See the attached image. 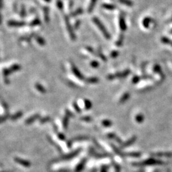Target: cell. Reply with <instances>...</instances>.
Instances as JSON below:
<instances>
[{
    "label": "cell",
    "instance_id": "6da1fadb",
    "mask_svg": "<svg viewBox=\"0 0 172 172\" xmlns=\"http://www.w3.org/2000/svg\"><path fill=\"white\" fill-rule=\"evenodd\" d=\"M164 164V162L161 160H157L154 158H150V159H146L145 161L141 162H138L136 163H133V165L141 166H148V165H163Z\"/></svg>",
    "mask_w": 172,
    "mask_h": 172
},
{
    "label": "cell",
    "instance_id": "7a4b0ae2",
    "mask_svg": "<svg viewBox=\"0 0 172 172\" xmlns=\"http://www.w3.org/2000/svg\"><path fill=\"white\" fill-rule=\"evenodd\" d=\"M93 20L94 21V23H95V24L97 26H98V28L100 29V31L102 32L103 34L104 37L107 38V39H110V35L109 34V33L107 31L106 28H105V27L103 26V24L101 21L99 20V19L96 18V17H94L93 19Z\"/></svg>",
    "mask_w": 172,
    "mask_h": 172
},
{
    "label": "cell",
    "instance_id": "3957f363",
    "mask_svg": "<svg viewBox=\"0 0 172 172\" xmlns=\"http://www.w3.org/2000/svg\"><path fill=\"white\" fill-rule=\"evenodd\" d=\"M129 73H130L129 70H126L122 72V73H116V74H114V75H109V77H108V79H110V80H112V79H113L117 78V77H119V78H121V77H125Z\"/></svg>",
    "mask_w": 172,
    "mask_h": 172
},
{
    "label": "cell",
    "instance_id": "277c9868",
    "mask_svg": "<svg viewBox=\"0 0 172 172\" xmlns=\"http://www.w3.org/2000/svg\"><path fill=\"white\" fill-rule=\"evenodd\" d=\"M14 160H15V161L17 163H18V164L24 166V167L29 168L31 165V163H30L29 161H27V160H25V159H21V158L15 157L14 158Z\"/></svg>",
    "mask_w": 172,
    "mask_h": 172
},
{
    "label": "cell",
    "instance_id": "5b68a950",
    "mask_svg": "<svg viewBox=\"0 0 172 172\" xmlns=\"http://www.w3.org/2000/svg\"><path fill=\"white\" fill-rule=\"evenodd\" d=\"M136 140H137V137H136V136H133V137L130 138L129 140H127L126 142L121 144V148H126L127 147L131 145L132 144H133L135 142Z\"/></svg>",
    "mask_w": 172,
    "mask_h": 172
},
{
    "label": "cell",
    "instance_id": "8992f818",
    "mask_svg": "<svg viewBox=\"0 0 172 172\" xmlns=\"http://www.w3.org/2000/svg\"><path fill=\"white\" fill-rule=\"evenodd\" d=\"M80 151H81V149H77V150H76L75 151H74L73 152H71V153L69 154L68 155H66V156L63 157L61 158V159H63V160H68V159H72V158H73V157H75L77 156V155H78L80 153Z\"/></svg>",
    "mask_w": 172,
    "mask_h": 172
},
{
    "label": "cell",
    "instance_id": "52a82bcc",
    "mask_svg": "<svg viewBox=\"0 0 172 172\" xmlns=\"http://www.w3.org/2000/svg\"><path fill=\"white\" fill-rule=\"evenodd\" d=\"M152 156L161 157H172V152H157V153H154L152 154Z\"/></svg>",
    "mask_w": 172,
    "mask_h": 172
},
{
    "label": "cell",
    "instance_id": "ba28073f",
    "mask_svg": "<svg viewBox=\"0 0 172 172\" xmlns=\"http://www.w3.org/2000/svg\"><path fill=\"white\" fill-rule=\"evenodd\" d=\"M65 22H66V27H67V29H68V31L70 36V38H71L72 40H75V35H74V33L73 31V29H72L71 25L70 24V23H69V22L66 18L65 19Z\"/></svg>",
    "mask_w": 172,
    "mask_h": 172
},
{
    "label": "cell",
    "instance_id": "9c48e42d",
    "mask_svg": "<svg viewBox=\"0 0 172 172\" xmlns=\"http://www.w3.org/2000/svg\"><path fill=\"white\" fill-rule=\"evenodd\" d=\"M25 24L23 22H17V21H10L8 23V25L9 26L12 27H20V26H23Z\"/></svg>",
    "mask_w": 172,
    "mask_h": 172
},
{
    "label": "cell",
    "instance_id": "30bf717a",
    "mask_svg": "<svg viewBox=\"0 0 172 172\" xmlns=\"http://www.w3.org/2000/svg\"><path fill=\"white\" fill-rule=\"evenodd\" d=\"M72 71L73 72L75 75L77 77H78L79 79L82 80V79H84V77H83V75L81 74V73H80L78 69H77L74 65L72 66Z\"/></svg>",
    "mask_w": 172,
    "mask_h": 172
},
{
    "label": "cell",
    "instance_id": "8fae6325",
    "mask_svg": "<svg viewBox=\"0 0 172 172\" xmlns=\"http://www.w3.org/2000/svg\"><path fill=\"white\" fill-rule=\"evenodd\" d=\"M40 117V115L39 114H35L34 115L31 116V117H30L29 118H28L27 119H26V121H25V123L26 124H30L33 123V122L35 121L37 119H38V118Z\"/></svg>",
    "mask_w": 172,
    "mask_h": 172
},
{
    "label": "cell",
    "instance_id": "7c38bea8",
    "mask_svg": "<svg viewBox=\"0 0 172 172\" xmlns=\"http://www.w3.org/2000/svg\"><path fill=\"white\" fill-rule=\"evenodd\" d=\"M86 163V159H82L79 164L77 166V167L75 168V172H80L84 168L85 164Z\"/></svg>",
    "mask_w": 172,
    "mask_h": 172
},
{
    "label": "cell",
    "instance_id": "4fadbf2b",
    "mask_svg": "<svg viewBox=\"0 0 172 172\" xmlns=\"http://www.w3.org/2000/svg\"><path fill=\"white\" fill-rule=\"evenodd\" d=\"M108 137H109V138H110V139H112V140H115L116 141H117V143H122V140L120 138H119V137H117V135H116L115 133H109V134L107 135Z\"/></svg>",
    "mask_w": 172,
    "mask_h": 172
},
{
    "label": "cell",
    "instance_id": "5bb4252c",
    "mask_svg": "<svg viewBox=\"0 0 172 172\" xmlns=\"http://www.w3.org/2000/svg\"><path fill=\"white\" fill-rule=\"evenodd\" d=\"M119 26L121 29L122 31H125L126 29V25L125 23V20H124V17L121 16L120 20H119Z\"/></svg>",
    "mask_w": 172,
    "mask_h": 172
},
{
    "label": "cell",
    "instance_id": "9a60e30c",
    "mask_svg": "<svg viewBox=\"0 0 172 172\" xmlns=\"http://www.w3.org/2000/svg\"><path fill=\"white\" fill-rule=\"evenodd\" d=\"M141 153L138 152H132L129 153H125L124 156L125 157H139L141 156Z\"/></svg>",
    "mask_w": 172,
    "mask_h": 172
},
{
    "label": "cell",
    "instance_id": "2e32d148",
    "mask_svg": "<svg viewBox=\"0 0 172 172\" xmlns=\"http://www.w3.org/2000/svg\"><path fill=\"white\" fill-rule=\"evenodd\" d=\"M35 88L37 89L41 93H46L45 89L40 84H39V83H37V84H35Z\"/></svg>",
    "mask_w": 172,
    "mask_h": 172
},
{
    "label": "cell",
    "instance_id": "e0dca14e",
    "mask_svg": "<svg viewBox=\"0 0 172 172\" xmlns=\"http://www.w3.org/2000/svg\"><path fill=\"white\" fill-rule=\"evenodd\" d=\"M144 119H145V117H144L143 115L141 114V113H139V114L137 115V116H136L135 117V120L138 123H143Z\"/></svg>",
    "mask_w": 172,
    "mask_h": 172
},
{
    "label": "cell",
    "instance_id": "ac0fdd59",
    "mask_svg": "<svg viewBox=\"0 0 172 172\" xmlns=\"http://www.w3.org/2000/svg\"><path fill=\"white\" fill-rule=\"evenodd\" d=\"M129 97H130V94L129 93H125L121 98L120 101H119V103H123L126 102L127 100V99L129 98Z\"/></svg>",
    "mask_w": 172,
    "mask_h": 172
},
{
    "label": "cell",
    "instance_id": "d6986e66",
    "mask_svg": "<svg viewBox=\"0 0 172 172\" xmlns=\"http://www.w3.org/2000/svg\"><path fill=\"white\" fill-rule=\"evenodd\" d=\"M111 146H112V149L114 150V151H115V152L117 154H118V155H119V156H124V154L125 153H123V152H122L120 150H119L117 147H116L114 145H112V144H111Z\"/></svg>",
    "mask_w": 172,
    "mask_h": 172
},
{
    "label": "cell",
    "instance_id": "ffe728a7",
    "mask_svg": "<svg viewBox=\"0 0 172 172\" xmlns=\"http://www.w3.org/2000/svg\"><path fill=\"white\" fill-rule=\"evenodd\" d=\"M119 1L122 4L126 5L127 7H131L133 5V2L131 0H119Z\"/></svg>",
    "mask_w": 172,
    "mask_h": 172
},
{
    "label": "cell",
    "instance_id": "44dd1931",
    "mask_svg": "<svg viewBox=\"0 0 172 172\" xmlns=\"http://www.w3.org/2000/svg\"><path fill=\"white\" fill-rule=\"evenodd\" d=\"M23 112H18L17 113H15L14 115H13L12 117H11V119H12V121H15L17 119H18L19 118H21L22 117V115H23Z\"/></svg>",
    "mask_w": 172,
    "mask_h": 172
},
{
    "label": "cell",
    "instance_id": "7402d4cb",
    "mask_svg": "<svg viewBox=\"0 0 172 172\" xmlns=\"http://www.w3.org/2000/svg\"><path fill=\"white\" fill-rule=\"evenodd\" d=\"M101 124L103 126H104L105 127H109L113 124L112 121L110 120H107V119H105V120L102 121Z\"/></svg>",
    "mask_w": 172,
    "mask_h": 172
},
{
    "label": "cell",
    "instance_id": "603a6c76",
    "mask_svg": "<svg viewBox=\"0 0 172 172\" xmlns=\"http://www.w3.org/2000/svg\"><path fill=\"white\" fill-rule=\"evenodd\" d=\"M152 21V19L149 18V17L145 18V19L143 20V26H145V27H146V28H147V27H149V26L150 25V24H151V23Z\"/></svg>",
    "mask_w": 172,
    "mask_h": 172
},
{
    "label": "cell",
    "instance_id": "cb8c5ba5",
    "mask_svg": "<svg viewBox=\"0 0 172 172\" xmlns=\"http://www.w3.org/2000/svg\"><path fill=\"white\" fill-rule=\"evenodd\" d=\"M68 116L66 115L65 116V117L63 118V127L64 128H65V129H67L68 127Z\"/></svg>",
    "mask_w": 172,
    "mask_h": 172
},
{
    "label": "cell",
    "instance_id": "d4e9b609",
    "mask_svg": "<svg viewBox=\"0 0 172 172\" xmlns=\"http://www.w3.org/2000/svg\"><path fill=\"white\" fill-rule=\"evenodd\" d=\"M103 7L107 10H114L115 8V6L112 4H107V3H105L103 5Z\"/></svg>",
    "mask_w": 172,
    "mask_h": 172
},
{
    "label": "cell",
    "instance_id": "484cf974",
    "mask_svg": "<svg viewBox=\"0 0 172 172\" xmlns=\"http://www.w3.org/2000/svg\"><path fill=\"white\" fill-rule=\"evenodd\" d=\"M9 69L11 71V73H13V72L19 71V70H20L21 66L19 65H13L12 67H10Z\"/></svg>",
    "mask_w": 172,
    "mask_h": 172
},
{
    "label": "cell",
    "instance_id": "4316f807",
    "mask_svg": "<svg viewBox=\"0 0 172 172\" xmlns=\"http://www.w3.org/2000/svg\"><path fill=\"white\" fill-rule=\"evenodd\" d=\"M35 39L36 40H37V42L40 44V45H45V40H44L42 38L40 37H35Z\"/></svg>",
    "mask_w": 172,
    "mask_h": 172
},
{
    "label": "cell",
    "instance_id": "83f0119b",
    "mask_svg": "<svg viewBox=\"0 0 172 172\" xmlns=\"http://www.w3.org/2000/svg\"><path fill=\"white\" fill-rule=\"evenodd\" d=\"M96 1H97V0H91V4L89 5V8H88V12H92L94 6H95V5H96Z\"/></svg>",
    "mask_w": 172,
    "mask_h": 172
},
{
    "label": "cell",
    "instance_id": "f1b7e54d",
    "mask_svg": "<svg viewBox=\"0 0 172 172\" xmlns=\"http://www.w3.org/2000/svg\"><path fill=\"white\" fill-rule=\"evenodd\" d=\"M85 109L87 110L90 109L91 107H92V103H91V102L88 100V99H85Z\"/></svg>",
    "mask_w": 172,
    "mask_h": 172
},
{
    "label": "cell",
    "instance_id": "f546056e",
    "mask_svg": "<svg viewBox=\"0 0 172 172\" xmlns=\"http://www.w3.org/2000/svg\"><path fill=\"white\" fill-rule=\"evenodd\" d=\"M44 14H45V20L46 22L49 21V10L47 8H44Z\"/></svg>",
    "mask_w": 172,
    "mask_h": 172
},
{
    "label": "cell",
    "instance_id": "4dcf8cb0",
    "mask_svg": "<svg viewBox=\"0 0 172 172\" xmlns=\"http://www.w3.org/2000/svg\"><path fill=\"white\" fill-rule=\"evenodd\" d=\"M87 82L91 83V84H94V83H96L98 82V79L96 78V77H91V78L88 79Z\"/></svg>",
    "mask_w": 172,
    "mask_h": 172
},
{
    "label": "cell",
    "instance_id": "1f68e13d",
    "mask_svg": "<svg viewBox=\"0 0 172 172\" xmlns=\"http://www.w3.org/2000/svg\"><path fill=\"white\" fill-rule=\"evenodd\" d=\"M40 24V21L38 19H35L34 21H33L30 25L31 26H37V25H39Z\"/></svg>",
    "mask_w": 172,
    "mask_h": 172
},
{
    "label": "cell",
    "instance_id": "d6a6232c",
    "mask_svg": "<svg viewBox=\"0 0 172 172\" xmlns=\"http://www.w3.org/2000/svg\"><path fill=\"white\" fill-rule=\"evenodd\" d=\"M83 12V10L81 9V8H79V9H77L75 12L74 13H73V14H72V16H76V15H78L79 14H80V13H82Z\"/></svg>",
    "mask_w": 172,
    "mask_h": 172
},
{
    "label": "cell",
    "instance_id": "836d02e7",
    "mask_svg": "<svg viewBox=\"0 0 172 172\" xmlns=\"http://www.w3.org/2000/svg\"><path fill=\"white\" fill-rule=\"evenodd\" d=\"M8 117H9V115H4V116H3V117H0V123H3V122H5V121H6Z\"/></svg>",
    "mask_w": 172,
    "mask_h": 172
},
{
    "label": "cell",
    "instance_id": "e575fe53",
    "mask_svg": "<svg viewBox=\"0 0 172 172\" xmlns=\"http://www.w3.org/2000/svg\"><path fill=\"white\" fill-rule=\"evenodd\" d=\"M91 66L93 68H97L99 66V63L97 61H92L91 63Z\"/></svg>",
    "mask_w": 172,
    "mask_h": 172
},
{
    "label": "cell",
    "instance_id": "d590c367",
    "mask_svg": "<svg viewBox=\"0 0 172 172\" xmlns=\"http://www.w3.org/2000/svg\"><path fill=\"white\" fill-rule=\"evenodd\" d=\"M50 119H51V118H50L49 117H46L42 118L40 120V123H46V122H48L49 121H50Z\"/></svg>",
    "mask_w": 172,
    "mask_h": 172
},
{
    "label": "cell",
    "instance_id": "8d00e7d4",
    "mask_svg": "<svg viewBox=\"0 0 172 172\" xmlns=\"http://www.w3.org/2000/svg\"><path fill=\"white\" fill-rule=\"evenodd\" d=\"M73 107L75 108V110L77 111V112L80 113V112H81V110H80V108L78 107V105H77L76 103H73Z\"/></svg>",
    "mask_w": 172,
    "mask_h": 172
},
{
    "label": "cell",
    "instance_id": "74e56055",
    "mask_svg": "<svg viewBox=\"0 0 172 172\" xmlns=\"http://www.w3.org/2000/svg\"><path fill=\"white\" fill-rule=\"evenodd\" d=\"M82 120L87 121V122H90L91 121V117H89V116H85V117H84L81 118Z\"/></svg>",
    "mask_w": 172,
    "mask_h": 172
},
{
    "label": "cell",
    "instance_id": "f35d334b",
    "mask_svg": "<svg viewBox=\"0 0 172 172\" xmlns=\"http://www.w3.org/2000/svg\"><path fill=\"white\" fill-rule=\"evenodd\" d=\"M25 13H26V10H25V8L24 6L22 7L21 8V15L22 17L25 16Z\"/></svg>",
    "mask_w": 172,
    "mask_h": 172
},
{
    "label": "cell",
    "instance_id": "ab89813d",
    "mask_svg": "<svg viewBox=\"0 0 172 172\" xmlns=\"http://www.w3.org/2000/svg\"><path fill=\"white\" fill-rule=\"evenodd\" d=\"M88 139V137H77L74 138V140H87Z\"/></svg>",
    "mask_w": 172,
    "mask_h": 172
},
{
    "label": "cell",
    "instance_id": "60d3db41",
    "mask_svg": "<svg viewBox=\"0 0 172 172\" xmlns=\"http://www.w3.org/2000/svg\"><path fill=\"white\" fill-rule=\"evenodd\" d=\"M108 166H102L101 172H108Z\"/></svg>",
    "mask_w": 172,
    "mask_h": 172
},
{
    "label": "cell",
    "instance_id": "b9f144b4",
    "mask_svg": "<svg viewBox=\"0 0 172 172\" xmlns=\"http://www.w3.org/2000/svg\"><path fill=\"white\" fill-rule=\"evenodd\" d=\"M117 55H118V52H115V51L112 52V54H111V56H112V57H117Z\"/></svg>",
    "mask_w": 172,
    "mask_h": 172
},
{
    "label": "cell",
    "instance_id": "7bdbcfd3",
    "mask_svg": "<svg viewBox=\"0 0 172 172\" xmlns=\"http://www.w3.org/2000/svg\"><path fill=\"white\" fill-rule=\"evenodd\" d=\"M57 6L59 7L60 9H61V8H63V3H62V2L61 1H57Z\"/></svg>",
    "mask_w": 172,
    "mask_h": 172
},
{
    "label": "cell",
    "instance_id": "ee69618b",
    "mask_svg": "<svg viewBox=\"0 0 172 172\" xmlns=\"http://www.w3.org/2000/svg\"><path fill=\"white\" fill-rule=\"evenodd\" d=\"M58 137H59V139L61 140H65V135H64L63 134H61V133H59V135H58Z\"/></svg>",
    "mask_w": 172,
    "mask_h": 172
},
{
    "label": "cell",
    "instance_id": "f6af8a7d",
    "mask_svg": "<svg viewBox=\"0 0 172 172\" xmlns=\"http://www.w3.org/2000/svg\"><path fill=\"white\" fill-rule=\"evenodd\" d=\"M66 112L67 113V115L68 117H73V114L72 113H71L69 110H66Z\"/></svg>",
    "mask_w": 172,
    "mask_h": 172
},
{
    "label": "cell",
    "instance_id": "bcb514c9",
    "mask_svg": "<svg viewBox=\"0 0 172 172\" xmlns=\"http://www.w3.org/2000/svg\"><path fill=\"white\" fill-rule=\"evenodd\" d=\"M55 172H70V171L68 170H65V169H63V170H58V171H55Z\"/></svg>",
    "mask_w": 172,
    "mask_h": 172
},
{
    "label": "cell",
    "instance_id": "7dc6e473",
    "mask_svg": "<svg viewBox=\"0 0 172 172\" xmlns=\"http://www.w3.org/2000/svg\"><path fill=\"white\" fill-rule=\"evenodd\" d=\"M80 22L79 21L77 22V23H75V28L77 29V27H78L79 26V25H80Z\"/></svg>",
    "mask_w": 172,
    "mask_h": 172
},
{
    "label": "cell",
    "instance_id": "c3c4849f",
    "mask_svg": "<svg viewBox=\"0 0 172 172\" xmlns=\"http://www.w3.org/2000/svg\"><path fill=\"white\" fill-rule=\"evenodd\" d=\"M115 169H116V172H119L120 171V167H119V166H115Z\"/></svg>",
    "mask_w": 172,
    "mask_h": 172
},
{
    "label": "cell",
    "instance_id": "681fc988",
    "mask_svg": "<svg viewBox=\"0 0 172 172\" xmlns=\"http://www.w3.org/2000/svg\"><path fill=\"white\" fill-rule=\"evenodd\" d=\"M3 0H0V9H1L3 7Z\"/></svg>",
    "mask_w": 172,
    "mask_h": 172
},
{
    "label": "cell",
    "instance_id": "f907efd6",
    "mask_svg": "<svg viewBox=\"0 0 172 172\" xmlns=\"http://www.w3.org/2000/svg\"><path fill=\"white\" fill-rule=\"evenodd\" d=\"M1 23H2V17H1V15L0 14V24H1Z\"/></svg>",
    "mask_w": 172,
    "mask_h": 172
},
{
    "label": "cell",
    "instance_id": "816d5d0a",
    "mask_svg": "<svg viewBox=\"0 0 172 172\" xmlns=\"http://www.w3.org/2000/svg\"><path fill=\"white\" fill-rule=\"evenodd\" d=\"M44 1H46V2H50L51 1V0H44Z\"/></svg>",
    "mask_w": 172,
    "mask_h": 172
},
{
    "label": "cell",
    "instance_id": "f5cc1de1",
    "mask_svg": "<svg viewBox=\"0 0 172 172\" xmlns=\"http://www.w3.org/2000/svg\"><path fill=\"white\" fill-rule=\"evenodd\" d=\"M170 44H171V45H172V41H171V42H170Z\"/></svg>",
    "mask_w": 172,
    "mask_h": 172
},
{
    "label": "cell",
    "instance_id": "db71d44e",
    "mask_svg": "<svg viewBox=\"0 0 172 172\" xmlns=\"http://www.w3.org/2000/svg\"><path fill=\"white\" fill-rule=\"evenodd\" d=\"M171 33H172V29H171V32H170Z\"/></svg>",
    "mask_w": 172,
    "mask_h": 172
},
{
    "label": "cell",
    "instance_id": "11a10c76",
    "mask_svg": "<svg viewBox=\"0 0 172 172\" xmlns=\"http://www.w3.org/2000/svg\"><path fill=\"white\" fill-rule=\"evenodd\" d=\"M1 172H8V171H1Z\"/></svg>",
    "mask_w": 172,
    "mask_h": 172
},
{
    "label": "cell",
    "instance_id": "9f6ffc18",
    "mask_svg": "<svg viewBox=\"0 0 172 172\" xmlns=\"http://www.w3.org/2000/svg\"><path fill=\"white\" fill-rule=\"evenodd\" d=\"M156 172H157V171H156Z\"/></svg>",
    "mask_w": 172,
    "mask_h": 172
}]
</instances>
